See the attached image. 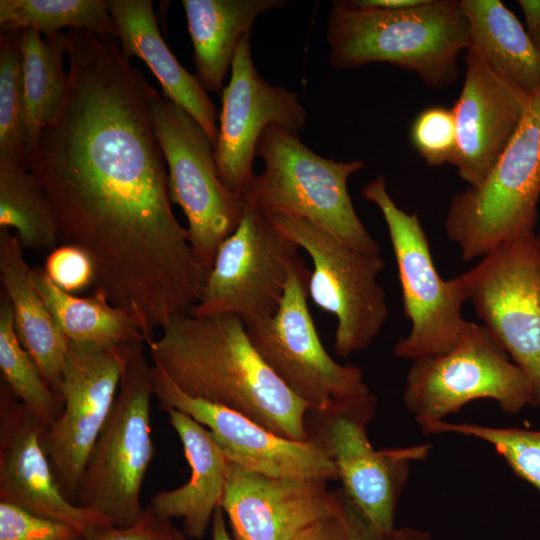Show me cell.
I'll use <instances>...</instances> for the list:
<instances>
[{
  "label": "cell",
  "mask_w": 540,
  "mask_h": 540,
  "mask_svg": "<svg viewBox=\"0 0 540 540\" xmlns=\"http://www.w3.org/2000/svg\"><path fill=\"white\" fill-rule=\"evenodd\" d=\"M68 91L27 169L61 229L132 231L174 216L151 100L116 38L69 29Z\"/></svg>",
  "instance_id": "6da1fadb"
},
{
  "label": "cell",
  "mask_w": 540,
  "mask_h": 540,
  "mask_svg": "<svg viewBox=\"0 0 540 540\" xmlns=\"http://www.w3.org/2000/svg\"><path fill=\"white\" fill-rule=\"evenodd\" d=\"M147 345L152 363L185 394L236 411L280 437L309 439V405L262 360L238 316L178 315Z\"/></svg>",
  "instance_id": "7a4b0ae2"
},
{
  "label": "cell",
  "mask_w": 540,
  "mask_h": 540,
  "mask_svg": "<svg viewBox=\"0 0 540 540\" xmlns=\"http://www.w3.org/2000/svg\"><path fill=\"white\" fill-rule=\"evenodd\" d=\"M326 27L333 68L388 63L414 72L434 88L457 81L459 55L470 45L460 0H424L396 10L333 1Z\"/></svg>",
  "instance_id": "3957f363"
},
{
  "label": "cell",
  "mask_w": 540,
  "mask_h": 540,
  "mask_svg": "<svg viewBox=\"0 0 540 540\" xmlns=\"http://www.w3.org/2000/svg\"><path fill=\"white\" fill-rule=\"evenodd\" d=\"M264 169L255 174L243 200L263 213L308 220L340 242L364 253L380 254V244L358 217L348 192L361 160L335 161L306 146L296 133L266 128L257 145Z\"/></svg>",
  "instance_id": "277c9868"
},
{
  "label": "cell",
  "mask_w": 540,
  "mask_h": 540,
  "mask_svg": "<svg viewBox=\"0 0 540 540\" xmlns=\"http://www.w3.org/2000/svg\"><path fill=\"white\" fill-rule=\"evenodd\" d=\"M144 343L127 352L113 408L82 472L75 504L126 527L144 514L142 484L155 453L151 437L152 365Z\"/></svg>",
  "instance_id": "5b68a950"
},
{
  "label": "cell",
  "mask_w": 540,
  "mask_h": 540,
  "mask_svg": "<svg viewBox=\"0 0 540 540\" xmlns=\"http://www.w3.org/2000/svg\"><path fill=\"white\" fill-rule=\"evenodd\" d=\"M362 195L379 208L387 225L404 314L411 322L409 334L397 341L394 354L414 361L449 352L474 324L462 315V307L469 300L465 272L449 280L439 275L418 214L396 205L383 175L365 185Z\"/></svg>",
  "instance_id": "8992f818"
},
{
  "label": "cell",
  "mask_w": 540,
  "mask_h": 540,
  "mask_svg": "<svg viewBox=\"0 0 540 540\" xmlns=\"http://www.w3.org/2000/svg\"><path fill=\"white\" fill-rule=\"evenodd\" d=\"M540 199V89L493 170L450 201L444 223L464 261L533 233Z\"/></svg>",
  "instance_id": "52a82bcc"
},
{
  "label": "cell",
  "mask_w": 540,
  "mask_h": 540,
  "mask_svg": "<svg viewBox=\"0 0 540 540\" xmlns=\"http://www.w3.org/2000/svg\"><path fill=\"white\" fill-rule=\"evenodd\" d=\"M376 403L370 392L338 401L323 411L310 410L306 426L308 436L329 451L345 498L375 532L384 534L395 527L396 507L412 462L425 459L431 445L374 449L367 427Z\"/></svg>",
  "instance_id": "ba28073f"
},
{
  "label": "cell",
  "mask_w": 540,
  "mask_h": 540,
  "mask_svg": "<svg viewBox=\"0 0 540 540\" xmlns=\"http://www.w3.org/2000/svg\"><path fill=\"white\" fill-rule=\"evenodd\" d=\"M267 216L312 260L308 298L337 319L336 355L346 359L367 349L389 315L386 294L378 281L385 265L381 255L358 251L308 220L281 214Z\"/></svg>",
  "instance_id": "9c48e42d"
},
{
  "label": "cell",
  "mask_w": 540,
  "mask_h": 540,
  "mask_svg": "<svg viewBox=\"0 0 540 540\" xmlns=\"http://www.w3.org/2000/svg\"><path fill=\"white\" fill-rule=\"evenodd\" d=\"M151 112L168 167L170 200L187 219L188 240L196 259L210 271L219 246L243 216L244 200L221 182L214 146L189 113L157 90Z\"/></svg>",
  "instance_id": "30bf717a"
},
{
  "label": "cell",
  "mask_w": 540,
  "mask_h": 540,
  "mask_svg": "<svg viewBox=\"0 0 540 540\" xmlns=\"http://www.w3.org/2000/svg\"><path fill=\"white\" fill-rule=\"evenodd\" d=\"M310 271L302 260L291 272L278 310L246 326L266 365L310 410L370 393L361 368L340 364L323 347L308 308Z\"/></svg>",
  "instance_id": "8fae6325"
},
{
  "label": "cell",
  "mask_w": 540,
  "mask_h": 540,
  "mask_svg": "<svg viewBox=\"0 0 540 540\" xmlns=\"http://www.w3.org/2000/svg\"><path fill=\"white\" fill-rule=\"evenodd\" d=\"M298 245L254 205L219 246L194 316L232 314L245 325L272 316L292 270L303 259Z\"/></svg>",
  "instance_id": "7c38bea8"
},
{
  "label": "cell",
  "mask_w": 540,
  "mask_h": 540,
  "mask_svg": "<svg viewBox=\"0 0 540 540\" xmlns=\"http://www.w3.org/2000/svg\"><path fill=\"white\" fill-rule=\"evenodd\" d=\"M479 399L494 400L510 414L531 401L527 374L484 325L474 323L449 352L414 360L407 373L403 402L415 419H445Z\"/></svg>",
  "instance_id": "4fadbf2b"
},
{
  "label": "cell",
  "mask_w": 540,
  "mask_h": 540,
  "mask_svg": "<svg viewBox=\"0 0 540 540\" xmlns=\"http://www.w3.org/2000/svg\"><path fill=\"white\" fill-rule=\"evenodd\" d=\"M465 274L477 316L527 374L530 405L540 408V244L535 232L500 244Z\"/></svg>",
  "instance_id": "5bb4252c"
},
{
  "label": "cell",
  "mask_w": 540,
  "mask_h": 540,
  "mask_svg": "<svg viewBox=\"0 0 540 540\" xmlns=\"http://www.w3.org/2000/svg\"><path fill=\"white\" fill-rule=\"evenodd\" d=\"M132 346L111 348L68 341L62 413L44 430L42 442L60 490L74 504L89 454L116 400Z\"/></svg>",
  "instance_id": "9a60e30c"
},
{
  "label": "cell",
  "mask_w": 540,
  "mask_h": 540,
  "mask_svg": "<svg viewBox=\"0 0 540 540\" xmlns=\"http://www.w3.org/2000/svg\"><path fill=\"white\" fill-rule=\"evenodd\" d=\"M221 101L214 148L217 173L230 192L243 198L255 175L253 162L264 130L278 126L297 134L306 124L307 112L296 92L271 85L258 73L250 35L244 36L238 46Z\"/></svg>",
  "instance_id": "2e32d148"
},
{
  "label": "cell",
  "mask_w": 540,
  "mask_h": 540,
  "mask_svg": "<svg viewBox=\"0 0 540 540\" xmlns=\"http://www.w3.org/2000/svg\"><path fill=\"white\" fill-rule=\"evenodd\" d=\"M152 383L163 409L181 411L207 428L230 462L271 477L325 482L339 479L329 451L317 439H286L236 411L193 398L153 363Z\"/></svg>",
  "instance_id": "e0dca14e"
},
{
  "label": "cell",
  "mask_w": 540,
  "mask_h": 540,
  "mask_svg": "<svg viewBox=\"0 0 540 540\" xmlns=\"http://www.w3.org/2000/svg\"><path fill=\"white\" fill-rule=\"evenodd\" d=\"M220 507L236 540H292L342 514L344 496L325 481L271 477L229 461Z\"/></svg>",
  "instance_id": "ac0fdd59"
},
{
  "label": "cell",
  "mask_w": 540,
  "mask_h": 540,
  "mask_svg": "<svg viewBox=\"0 0 540 540\" xmlns=\"http://www.w3.org/2000/svg\"><path fill=\"white\" fill-rule=\"evenodd\" d=\"M44 430L1 380L0 502L70 524L85 536L99 526L113 524L63 495L43 446Z\"/></svg>",
  "instance_id": "d6986e66"
},
{
  "label": "cell",
  "mask_w": 540,
  "mask_h": 540,
  "mask_svg": "<svg viewBox=\"0 0 540 540\" xmlns=\"http://www.w3.org/2000/svg\"><path fill=\"white\" fill-rule=\"evenodd\" d=\"M465 77L454 104L458 152L454 166L469 187L487 179L521 123L531 96L467 49Z\"/></svg>",
  "instance_id": "ffe728a7"
},
{
  "label": "cell",
  "mask_w": 540,
  "mask_h": 540,
  "mask_svg": "<svg viewBox=\"0 0 540 540\" xmlns=\"http://www.w3.org/2000/svg\"><path fill=\"white\" fill-rule=\"evenodd\" d=\"M122 54L142 59L159 81L163 96L189 113L214 148L219 113L196 75L189 73L169 50L159 31L151 0H107Z\"/></svg>",
  "instance_id": "44dd1931"
},
{
  "label": "cell",
  "mask_w": 540,
  "mask_h": 540,
  "mask_svg": "<svg viewBox=\"0 0 540 540\" xmlns=\"http://www.w3.org/2000/svg\"><path fill=\"white\" fill-rule=\"evenodd\" d=\"M165 411L182 443L191 474L180 487L155 493L148 507L164 518H182L186 536L202 539L220 507L229 460L207 428L181 411Z\"/></svg>",
  "instance_id": "7402d4cb"
},
{
  "label": "cell",
  "mask_w": 540,
  "mask_h": 540,
  "mask_svg": "<svg viewBox=\"0 0 540 540\" xmlns=\"http://www.w3.org/2000/svg\"><path fill=\"white\" fill-rule=\"evenodd\" d=\"M32 270L16 234L0 230V280L11 303L16 335L51 390L62 401L68 340L38 293Z\"/></svg>",
  "instance_id": "603a6c76"
},
{
  "label": "cell",
  "mask_w": 540,
  "mask_h": 540,
  "mask_svg": "<svg viewBox=\"0 0 540 540\" xmlns=\"http://www.w3.org/2000/svg\"><path fill=\"white\" fill-rule=\"evenodd\" d=\"M193 44L196 76L206 91L222 93L224 79L256 19L284 0H182Z\"/></svg>",
  "instance_id": "cb8c5ba5"
},
{
  "label": "cell",
  "mask_w": 540,
  "mask_h": 540,
  "mask_svg": "<svg viewBox=\"0 0 540 540\" xmlns=\"http://www.w3.org/2000/svg\"><path fill=\"white\" fill-rule=\"evenodd\" d=\"M470 45L497 74L532 96L540 89V49L499 0H460Z\"/></svg>",
  "instance_id": "d4e9b609"
},
{
  "label": "cell",
  "mask_w": 540,
  "mask_h": 540,
  "mask_svg": "<svg viewBox=\"0 0 540 540\" xmlns=\"http://www.w3.org/2000/svg\"><path fill=\"white\" fill-rule=\"evenodd\" d=\"M34 285L56 324L68 341L125 348L146 343L136 322L96 290L86 297L57 287L43 268L32 270Z\"/></svg>",
  "instance_id": "484cf974"
},
{
  "label": "cell",
  "mask_w": 540,
  "mask_h": 540,
  "mask_svg": "<svg viewBox=\"0 0 540 540\" xmlns=\"http://www.w3.org/2000/svg\"><path fill=\"white\" fill-rule=\"evenodd\" d=\"M19 50L28 125V157L41 131L62 109L68 91L64 59L69 52L68 33L20 32ZM28 159V158H27Z\"/></svg>",
  "instance_id": "4316f807"
},
{
  "label": "cell",
  "mask_w": 540,
  "mask_h": 540,
  "mask_svg": "<svg viewBox=\"0 0 540 540\" xmlns=\"http://www.w3.org/2000/svg\"><path fill=\"white\" fill-rule=\"evenodd\" d=\"M13 229L24 249L52 250L59 232L50 202L27 167L0 162V230Z\"/></svg>",
  "instance_id": "83f0119b"
},
{
  "label": "cell",
  "mask_w": 540,
  "mask_h": 540,
  "mask_svg": "<svg viewBox=\"0 0 540 540\" xmlns=\"http://www.w3.org/2000/svg\"><path fill=\"white\" fill-rule=\"evenodd\" d=\"M0 28L2 33L32 29L42 34L82 29L116 38L107 0H0Z\"/></svg>",
  "instance_id": "f1b7e54d"
},
{
  "label": "cell",
  "mask_w": 540,
  "mask_h": 540,
  "mask_svg": "<svg viewBox=\"0 0 540 540\" xmlns=\"http://www.w3.org/2000/svg\"><path fill=\"white\" fill-rule=\"evenodd\" d=\"M0 370L2 381L44 429L59 418L63 403L19 342L11 303L4 291L0 297Z\"/></svg>",
  "instance_id": "f546056e"
},
{
  "label": "cell",
  "mask_w": 540,
  "mask_h": 540,
  "mask_svg": "<svg viewBox=\"0 0 540 540\" xmlns=\"http://www.w3.org/2000/svg\"><path fill=\"white\" fill-rule=\"evenodd\" d=\"M416 422L427 435L456 434L490 444L518 477L540 491V427H494L431 418H418Z\"/></svg>",
  "instance_id": "4dcf8cb0"
},
{
  "label": "cell",
  "mask_w": 540,
  "mask_h": 540,
  "mask_svg": "<svg viewBox=\"0 0 540 540\" xmlns=\"http://www.w3.org/2000/svg\"><path fill=\"white\" fill-rule=\"evenodd\" d=\"M21 31L0 36V162L27 167L28 125L22 80Z\"/></svg>",
  "instance_id": "1f68e13d"
},
{
  "label": "cell",
  "mask_w": 540,
  "mask_h": 540,
  "mask_svg": "<svg viewBox=\"0 0 540 540\" xmlns=\"http://www.w3.org/2000/svg\"><path fill=\"white\" fill-rule=\"evenodd\" d=\"M410 138L415 149L429 165L454 166L458 141L452 108L431 106L422 110L412 123Z\"/></svg>",
  "instance_id": "d6a6232c"
},
{
  "label": "cell",
  "mask_w": 540,
  "mask_h": 540,
  "mask_svg": "<svg viewBox=\"0 0 540 540\" xmlns=\"http://www.w3.org/2000/svg\"><path fill=\"white\" fill-rule=\"evenodd\" d=\"M0 540H86L74 526L0 502Z\"/></svg>",
  "instance_id": "836d02e7"
},
{
  "label": "cell",
  "mask_w": 540,
  "mask_h": 540,
  "mask_svg": "<svg viewBox=\"0 0 540 540\" xmlns=\"http://www.w3.org/2000/svg\"><path fill=\"white\" fill-rule=\"evenodd\" d=\"M42 268L57 287L70 294L75 295L94 285L95 272L91 259L73 245L62 244L52 249Z\"/></svg>",
  "instance_id": "e575fe53"
},
{
  "label": "cell",
  "mask_w": 540,
  "mask_h": 540,
  "mask_svg": "<svg viewBox=\"0 0 540 540\" xmlns=\"http://www.w3.org/2000/svg\"><path fill=\"white\" fill-rule=\"evenodd\" d=\"M172 519L155 514L148 506L134 524L119 527L107 524L92 530L86 540H188Z\"/></svg>",
  "instance_id": "d590c367"
},
{
  "label": "cell",
  "mask_w": 540,
  "mask_h": 540,
  "mask_svg": "<svg viewBox=\"0 0 540 540\" xmlns=\"http://www.w3.org/2000/svg\"><path fill=\"white\" fill-rule=\"evenodd\" d=\"M292 540H349L345 512L314 523Z\"/></svg>",
  "instance_id": "8d00e7d4"
},
{
  "label": "cell",
  "mask_w": 540,
  "mask_h": 540,
  "mask_svg": "<svg viewBox=\"0 0 540 540\" xmlns=\"http://www.w3.org/2000/svg\"><path fill=\"white\" fill-rule=\"evenodd\" d=\"M344 512L349 529V540H377L379 534L372 529L345 496Z\"/></svg>",
  "instance_id": "74e56055"
},
{
  "label": "cell",
  "mask_w": 540,
  "mask_h": 540,
  "mask_svg": "<svg viewBox=\"0 0 540 540\" xmlns=\"http://www.w3.org/2000/svg\"><path fill=\"white\" fill-rule=\"evenodd\" d=\"M524 20L525 29L533 41L540 49V0H519Z\"/></svg>",
  "instance_id": "f35d334b"
},
{
  "label": "cell",
  "mask_w": 540,
  "mask_h": 540,
  "mask_svg": "<svg viewBox=\"0 0 540 540\" xmlns=\"http://www.w3.org/2000/svg\"><path fill=\"white\" fill-rule=\"evenodd\" d=\"M377 540H434V538L430 533L419 528L395 526L391 531L379 534Z\"/></svg>",
  "instance_id": "ab89813d"
},
{
  "label": "cell",
  "mask_w": 540,
  "mask_h": 540,
  "mask_svg": "<svg viewBox=\"0 0 540 540\" xmlns=\"http://www.w3.org/2000/svg\"><path fill=\"white\" fill-rule=\"evenodd\" d=\"M362 6L387 10L410 8L421 4L424 0H355Z\"/></svg>",
  "instance_id": "60d3db41"
},
{
  "label": "cell",
  "mask_w": 540,
  "mask_h": 540,
  "mask_svg": "<svg viewBox=\"0 0 540 540\" xmlns=\"http://www.w3.org/2000/svg\"><path fill=\"white\" fill-rule=\"evenodd\" d=\"M224 511L218 507L211 522V540H236L228 531Z\"/></svg>",
  "instance_id": "b9f144b4"
},
{
  "label": "cell",
  "mask_w": 540,
  "mask_h": 540,
  "mask_svg": "<svg viewBox=\"0 0 540 540\" xmlns=\"http://www.w3.org/2000/svg\"><path fill=\"white\" fill-rule=\"evenodd\" d=\"M535 235H536V238H537V240H538V242H539V244H540V228H539L538 231L535 233Z\"/></svg>",
  "instance_id": "7bdbcfd3"
}]
</instances>
